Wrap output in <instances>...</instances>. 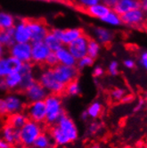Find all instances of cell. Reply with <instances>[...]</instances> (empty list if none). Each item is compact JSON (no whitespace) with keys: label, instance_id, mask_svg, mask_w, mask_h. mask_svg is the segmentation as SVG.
<instances>
[{"label":"cell","instance_id":"32","mask_svg":"<svg viewBox=\"0 0 147 148\" xmlns=\"http://www.w3.org/2000/svg\"><path fill=\"white\" fill-rule=\"evenodd\" d=\"M64 91L70 97H77L81 93V86L79 82L77 79H75L65 86Z\"/></svg>","mask_w":147,"mask_h":148},{"label":"cell","instance_id":"20","mask_svg":"<svg viewBox=\"0 0 147 148\" xmlns=\"http://www.w3.org/2000/svg\"><path fill=\"white\" fill-rule=\"evenodd\" d=\"M136 8H140V0H119L112 7V10L118 14L122 15Z\"/></svg>","mask_w":147,"mask_h":148},{"label":"cell","instance_id":"9","mask_svg":"<svg viewBox=\"0 0 147 148\" xmlns=\"http://www.w3.org/2000/svg\"><path fill=\"white\" fill-rule=\"evenodd\" d=\"M23 62L11 56H4L0 57V79H5L10 73L20 71Z\"/></svg>","mask_w":147,"mask_h":148},{"label":"cell","instance_id":"43","mask_svg":"<svg viewBox=\"0 0 147 148\" xmlns=\"http://www.w3.org/2000/svg\"><path fill=\"white\" fill-rule=\"evenodd\" d=\"M7 114L6 110V104L4 98H0V115H5Z\"/></svg>","mask_w":147,"mask_h":148},{"label":"cell","instance_id":"4","mask_svg":"<svg viewBox=\"0 0 147 148\" xmlns=\"http://www.w3.org/2000/svg\"><path fill=\"white\" fill-rule=\"evenodd\" d=\"M19 131L20 143L25 147H31L38 136L42 133V127L40 123L29 120Z\"/></svg>","mask_w":147,"mask_h":148},{"label":"cell","instance_id":"30","mask_svg":"<svg viewBox=\"0 0 147 148\" xmlns=\"http://www.w3.org/2000/svg\"><path fill=\"white\" fill-rule=\"evenodd\" d=\"M100 52H101V45L94 38H89L88 43V56L94 60L99 56Z\"/></svg>","mask_w":147,"mask_h":148},{"label":"cell","instance_id":"45","mask_svg":"<svg viewBox=\"0 0 147 148\" xmlns=\"http://www.w3.org/2000/svg\"><path fill=\"white\" fill-rule=\"evenodd\" d=\"M7 90H8V88L5 84V79H0V92H5Z\"/></svg>","mask_w":147,"mask_h":148},{"label":"cell","instance_id":"51","mask_svg":"<svg viewBox=\"0 0 147 148\" xmlns=\"http://www.w3.org/2000/svg\"><path fill=\"white\" fill-rule=\"evenodd\" d=\"M91 148H101V146H100V145H93Z\"/></svg>","mask_w":147,"mask_h":148},{"label":"cell","instance_id":"15","mask_svg":"<svg viewBox=\"0 0 147 148\" xmlns=\"http://www.w3.org/2000/svg\"><path fill=\"white\" fill-rule=\"evenodd\" d=\"M20 72L22 74V83H21L20 89L25 91L28 88H29L31 85H33L37 81L32 63L31 62L23 63V66Z\"/></svg>","mask_w":147,"mask_h":148},{"label":"cell","instance_id":"2","mask_svg":"<svg viewBox=\"0 0 147 148\" xmlns=\"http://www.w3.org/2000/svg\"><path fill=\"white\" fill-rule=\"evenodd\" d=\"M46 104V121L49 125H55L65 114L64 103L59 95L49 94L44 100Z\"/></svg>","mask_w":147,"mask_h":148},{"label":"cell","instance_id":"16","mask_svg":"<svg viewBox=\"0 0 147 148\" xmlns=\"http://www.w3.org/2000/svg\"><path fill=\"white\" fill-rule=\"evenodd\" d=\"M25 97L29 103H34L38 101H44L48 96V92L41 86V84L36 81L33 85L28 88L25 91Z\"/></svg>","mask_w":147,"mask_h":148},{"label":"cell","instance_id":"29","mask_svg":"<svg viewBox=\"0 0 147 148\" xmlns=\"http://www.w3.org/2000/svg\"><path fill=\"white\" fill-rule=\"evenodd\" d=\"M54 142L50 135L42 132L33 144L34 148H51Z\"/></svg>","mask_w":147,"mask_h":148},{"label":"cell","instance_id":"31","mask_svg":"<svg viewBox=\"0 0 147 148\" xmlns=\"http://www.w3.org/2000/svg\"><path fill=\"white\" fill-rule=\"evenodd\" d=\"M103 111V104L100 101H94L87 109V113L90 119L98 118Z\"/></svg>","mask_w":147,"mask_h":148},{"label":"cell","instance_id":"21","mask_svg":"<svg viewBox=\"0 0 147 148\" xmlns=\"http://www.w3.org/2000/svg\"><path fill=\"white\" fill-rule=\"evenodd\" d=\"M2 138L9 145H14L20 143V131L10 124L4 127L2 130Z\"/></svg>","mask_w":147,"mask_h":148},{"label":"cell","instance_id":"42","mask_svg":"<svg viewBox=\"0 0 147 148\" xmlns=\"http://www.w3.org/2000/svg\"><path fill=\"white\" fill-rule=\"evenodd\" d=\"M123 65L129 70H132L135 67V60H133L131 58H128V59L124 60Z\"/></svg>","mask_w":147,"mask_h":148},{"label":"cell","instance_id":"6","mask_svg":"<svg viewBox=\"0 0 147 148\" xmlns=\"http://www.w3.org/2000/svg\"><path fill=\"white\" fill-rule=\"evenodd\" d=\"M55 79L64 86L68 85L71 81L77 79L79 75V70L76 66H66L62 64H57L52 68Z\"/></svg>","mask_w":147,"mask_h":148},{"label":"cell","instance_id":"22","mask_svg":"<svg viewBox=\"0 0 147 148\" xmlns=\"http://www.w3.org/2000/svg\"><path fill=\"white\" fill-rule=\"evenodd\" d=\"M111 11V8L107 6L103 2H100L94 5H92L85 10V12L92 18H96L101 20Z\"/></svg>","mask_w":147,"mask_h":148},{"label":"cell","instance_id":"8","mask_svg":"<svg viewBox=\"0 0 147 148\" xmlns=\"http://www.w3.org/2000/svg\"><path fill=\"white\" fill-rule=\"evenodd\" d=\"M8 55L25 62H31V43H14L8 48Z\"/></svg>","mask_w":147,"mask_h":148},{"label":"cell","instance_id":"19","mask_svg":"<svg viewBox=\"0 0 147 148\" xmlns=\"http://www.w3.org/2000/svg\"><path fill=\"white\" fill-rule=\"evenodd\" d=\"M55 53L58 59L59 64L66 65V66H76L77 60L70 54V52L69 51L67 47L62 46Z\"/></svg>","mask_w":147,"mask_h":148},{"label":"cell","instance_id":"17","mask_svg":"<svg viewBox=\"0 0 147 148\" xmlns=\"http://www.w3.org/2000/svg\"><path fill=\"white\" fill-rule=\"evenodd\" d=\"M4 99L6 104L7 113L14 114L23 111L24 106V101L23 97H21L19 95L9 94Z\"/></svg>","mask_w":147,"mask_h":148},{"label":"cell","instance_id":"11","mask_svg":"<svg viewBox=\"0 0 147 148\" xmlns=\"http://www.w3.org/2000/svg\"><path fill=\"white\" fill-rule=\"evenodd\" d=\"M50 53V49L43 41L31 43V62L35 64H43Z\"/></svg>","mask_w":147,"mask_h":148},{"label":"cell","instance_id":"39","mask_svg":"<svg viewBox=\"0 0 147 148\" xmlns=\"http://www.w3.org/2000/svg\"><path fill=\"white\" fill-rule=\"evenodd\" d=\"M138 62H139V64L141 65V67L147 71V50L142 51L139 55L138 57Z\"/></svg>","mask_w":147,"mask_h":148},{"label":"cell","instance_id":"27","mask_svg":"<svg viewBox=\"0 0 147 148\" xmlns=\"http://www.w3.org/2000/svg\"><path fill=\"white\" fill-rule=\"evenodd\" d=\"M14 43L13 28L0 29V45H2L5 48H9Z\"/></svg>","mask_w":147,"mask_h":148},{"label":"cell","instance_id":"47","mask_svg":"<svg viewBox=\"0 0 147 148\" xmlns=\"http://www.w3.org/2000/svg\"><path fill=\"white\" fill-rule=\"evenodd\" d=\"M80 119L83 121H87L89 119V117H88V113H87L86 111H84V112H81V114H80Z\"/></svg>","mask_w":147,"mask_h":148},{"label":"cell","instance_id":"34","mask_svg":"<svg viewBox=\"0 0 147 148\" xmlns=\"http://www.w3.org/2000/svg\"><path fill=\"white\" fill-rule=\"evenodd\" d=\"M100 2H102V0H76L75 4L78 7L83 9L85 11L88 7L96 5Z\"/></svg>","mask_w":147,"mask_h":148},{"label":"cell","instance_id":"18","mask_svg":"<svg viewBox=\"0 0 147 148\" xmlns=\"http://www.w3.org/2000/svg\"><path fill=\"white\" fill-rule=\"evenodd\" d=\"M93 35L100 45H108L112 41L114 35L108 28L103 26H97L93 29Z\"/></svg>","mask_w":147,"mask_h":148},{"label":"cell","instance_id":"14","mask_svg":"<svg viewBox=\"0 0 147 148\" xmlns=\"http://www.w3.org/2000/svg\"><path fill=\"white\" fill-rule=\"evenodd\" d=\"M13 34L15 43H28V42H30V35L27 26L26 19L16 21L14 26L13 27Z\"/></svg>","mask_w":147,"mask_h":148},{"label":"cell","instance_id":"1","mask_svg":"<svg viewBox=\"0 0 147 148\" xmlns=\"http://www.w3.org/2000/svg\"><path fill=\"white\" fill-rule=\"evenodd\" d=\"M54 144L64 146L74 142L79 137V129L70 116L64 114L54 125L50 134Z\"/></svg>","mask_w":147,"mask_h":148},{"label":"cell","instance_id":"24","mask_svg":"<svg viewBox=\"0 0 147 148\" xmlns=\"http://www.w3.org/2000/svg\"><path fill=\"white\" fill-rule=\"evenodd\" d=\"M28 121V115L22 112L11 114L9 117V124L17 130L22 129Z\"/></svg>","mask_w":147,"mask_h":148},{"label":"cell","instance_id":"3","mask_svg":"<svg viewBox=\"0 0 147 148\" xmlns=\"http://www.w3.org/2000/svg\"><path fill=\"white\" fill-rule=\"evenodd\" d=\"M37 81L41 84V86L48 92V94L59 95L65 90V86L55 79L53 70L51 68L42 70L38 74Z\"/></svg>","mask_w":147,"mask_h":148},{"label":"cell","instance_id":"46","mask_svg":"<svg viewBox=\"0 0 147 148\" xmlns=\"http://www.w3.org/2000/svg\"><path fill=\"white\" fill-rule=\"evenodd\" d=\"M140 8L145 14L147 13V0H140Z\"/></svg>","mask_w":147,"mask_h":148},{"label":"cell","instance_id":"37","mask_svg":"<svg viewBox=\"0 0 147 148\" xmlns=\"http://www.w3.org/2000/svg\"><path fill=\"white\" fill-rule=\"evenodd\" d=\"M126 95V91L123 88H114L111 93V97L113 100L115 101H121L122 98L125 97Z\"/></svg>","mask_w":147,"mask_h":148},{"label":"cell","instance_id":"26","mask_svg":"<svg viewBox=\"0 0 147 148\" xmlns=\"http://www.w3.org/2000/svg\"><path fill=\"white\" fill-rule=\"evenodd\" d=\"M16 21V18L10 13L0 11V29H12Z\"/></svg>","mask_w":147,"mask_h":148},{"label":"cell","instance_id":"44","mask_svg":"<svg viewBox=\"0 0 147 148\" xmlns=\"http://www.w3.org/2000/svg\"><path fill=\"white\" fill-rule=\"evenodd\" d=\"M102 2L103 4H105L107 6H109L110 8H112L115 5L119 2V0H102Z\"/></svg>","mask_w":147,"mask_h":148},{"label":"cell","instance_id":"10","mask_svg":"<svg viewBox=\"0 0 147 148\" xmlns=\"http://www.w3.org/2000/svg\"><path fill=\"white\" fill-rule=\"evenodd\" d=\"M89 40V37L84 33L75 41H73L67 47L70 54L74 56V58L78 61L80 58L88 56V43Z\"/></svg>","mask_w":147,"mask_h":148},{"label":"cell","instance_id":"12","mask_svg":"<svg viewBox=\"0 0 147 148\" xmlns=\"http://www.w3.org/2000/svg\"><path fill=\"white\" fill-rule=\"evenodd\" d=\"M27 115L29 120L41 123L46 121V110L44 101H38L30 103L27 109Z\"/></svg>","mask_w":147,"mask_h":148},{"label":"cell","instance_id":"38","mask_svg":"<svg viewBox=\"0 0 147 148\" xmlns=\"http://www.w3.org/2000/svg\"><path fill=\"white\" fill-rule=\"evenodd\" d=\"M119 62L117 61H111L108 65V72L111 76H116L119 73Z\"/></svg>","mask_w":147,"mask_h":148},{"label":"cell","instance_id":"41","mask_svg":"<svg viewBox=\"0 0 147 148\" xmlns=\"http://www.w3.org/2000/svg\"><path fill=\"white\" fill-rule=\"evenodd\" d=\"M104 74V69L100 66V65H96L94 66V69H93V76L94 78H100L102 77Z\"/></svg>","mask_w":147,"mask_h":148},{"label":"cell","instance_id":"35","mask_svg":"<svg viewBox=\"0 0 147 148\" xmlns=\"http://www.w3.org/2000/svg\"><path fill=\"white\" fill-rule=\"evenodd\" d=\"M102 129H103V126H102V124L100 122L93 121L88 127V133L90 136H96V135H97V134H99L101 132Z\"/></svg>","mask_w":147,"mask_h":148},{"label":"cell","instance_id":"28","mask_svg":"<svg viewBox=\"0 0 147 148\" xmlns=\"http://www.w3.org/2000/svg\"><path fill=\"white\" fill-rule=\"evenodd\" d=\"M43 42L46 45V47L50 49L51 52H55L56 50H58L62 46L60 39L53 32H52L51 30L48 32V34L46 36Z\"/></svg>","mask_w":147,"mask_h":148},{"label":"cell","instance_id":"25","mask_svg":"<svg viewBox=\"0 0 147 148\" xmlns=\"http://www.w3.org/2000/svg\"><path fill=\"white\" fill-rule=\"evenodd\" d=\"M101 22L105 25L111 27H119L122 24L120 15L118 14L116 12H114L111 9L105 16L101 19Z\"/></svg>","mask_w":147,"mask_h":148},{"label":"cell","instance_id":"36","mask_svg":"<svg viewBox=\"0 0 147 148\" xmlns=\"http://www.w3.org/2000/svg\"><path fill=\"white\" fill-rule=\"evenodd\" d=\"M45 64L48 67V68H54L55 67L57 64H59V62H58V59L56 57V55H55V52H51L49 56H47L46 62H45Z\"/></svg>","mask_w":147,"mask_h":148},{"label":"cell","instance_id":"40","mask_svg":"<svg viewBox=\"0 0 147 148\" xmlns=\"http://www.w3.org/2000/svg\"><path fill=\"white\" fill-rule=\"evenodd\" d=\"M147 105V101L145 99H139L137 102H136L134 105V108H133V112H141L142 110L144 109V107Z\"/></svg>","mask_w":147,"mask_h":148},{"label":"cell","instance_id":"33","mask_svg":"<svg viewBox=\"0 0 147 148\" xmlns=\"http://www.w3.org/2000/svg\"><path fill=\"white\" fill-rule=\"evenodd\" d=\"M94 61V60L93 58H91L88 56H84V57H82L77 61L76 67L78 68V70H84V69L89 68V67L93 66Z\"/></svg>","mask_w":147,"mask_h":148},{"label":"cell","instance_id":"52","mask_svg":"<svg viewBox=\"0 0 147 148\" xmlns=\"http://www.w3.org/2000/svg\"><path fill=\"white\" fill-rule=\"evenodd\" d=\"M64 1H67V2H75L76 0H64Z\"/></svg>","mask_w":147,"mask_h":148},{"label":"cell","instance_id":"50","mask_svg":"<svg viewBox=\"0 0 147 148\" xmlns=\"http://www.w3.org/2000/svg\"><path fill=\"white\" fill-rule=\"evenodd\" d=\"M5 49L2 45H0V57H2L5 55Z\"/></svg>","mask_w":147,"mask_h":148},{"label":"cell","instance_id":"5","mask_svg":"<svg viewBox=\"0 0 147 148\" xmlns=\"http://www.w3.org/2000/svg\"><path fill=\"white\" fill-rule=\"evenodd\" d=\"M27 26L30 35V42H39L43 41L46 36L50 31L48 25L40 19H26Z\"/></svg>","mask_w":147,"mask_h":148},{"label":"cell","instance_id":"13","mask_svg":"<svg viewBox=\"0 0 147 148\" xmlns=\"http://www.w3.org/2000/svg\"><path fill=\"white\" fill-rule=\"evenodd\" d=\"M120 17L122 24L129 27H137L144 23L146 14L141 8H136L120 15Z\"/></svg>","mask_w":147,"mask_h":148},{"label":"cell","instance_id":"48","mask_svg":"<svg viewBox=\"0 0 147 148\" xmlns=\"http://www.w3.org/2000/svg\"><path fill=\"white\" fill-rule=\"evenodd\" d=\"M0 148H10V145L1 137H0Z\"/></svg>","mask_w":147,"mask_h":148},{"label":"cell","instance_id":"23","mask_svg":"<svg viewBox=\"0 0 147 148\" xmlns=\"http://www.w3.org/2000/svg\"><path fill=\"white\" fill-rule=\"evenodd\" d=\"M5 81L8 90L20 89L21 83H22V74L20 71L12 72L5 78Z\"/></svg>","mask_w":147,"mask_h":148},{"label":"cell","instance_id":"49","mask_svg":"<svg viewBox=\"0 0 147 148\" xmlns=\"http://www.w3.org/2000/svg\"><path fill=\"white\" fill-rule=\"evenodd\" d=\"M132 100V97H130V96H125L123 98H122V102L123 103H129V102H130Z\"/></svg>","mask_w":147,"mask_h":148},{"label":"cell","instance_id":"7","mask_svg":"<svg viewBox=\"0 0 147 148\" xmlns=\"http://www.w3.org/2000/svg\"><path fill=\"white\" fill-rule=\"evenodd\" d=\"M50 30L60 39L62 45L65 47H68L73 41H75L77 38H79L80 36L85 33L83 29L79 27H72L64 29L55 28Z\"/></svg>","mask_w":147,"mask_h":148},{"label":"cell","instance_id":"53","mask_svg":"<svg viewBox=\"0 0 147 148\" xmlns=\"http://www.w3.org/2000/svg\"><path fill=\"white\" fill-rule=\"evenodd\" d=\"M145 100L147 101V92H146V95H145Z\"/></svg>","mask_w":147,"mask_h":148}]
</instances>
